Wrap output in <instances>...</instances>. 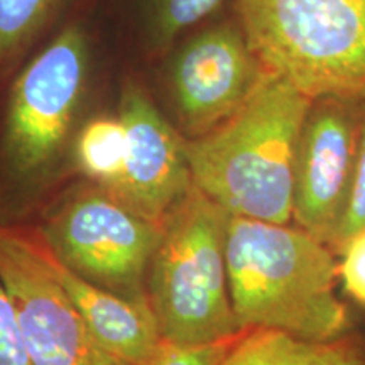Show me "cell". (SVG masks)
<instances>
[{
  "label": "cell",
  "mask_w": 365,
  "mask_h": 365,
  "mask_svg": "<svg viewBox=\"0 0 365 365\" xmlns=\"http://www.w3.org/2000/svg\"><path fill=\"white\" fill-rule=\"evenodd\" d=\"M312 102L269 73L234 115L185 140L195 186L232 217L293 223L296 149Z\"/></svg>",
  "instance_id": "obj_2"
},
{
  "label": "cell",
  "mask_w": 365,
  "mask_h": 365,
  "mask_svg": "<svg viewBox=\"0 0 365 365\" xmlns=\"http://www.w3.org/2000/svg\"><path fill=\"white\" fill-rule=\"evenodd\" d=\"M56 0H0V71L29 46Z\"/></svg>",
  "instance_id": "obj_14"
},
{
  "label": "cell",
  "mask_w": 365,
  "mask_h": 365,
  "mask_svg": "<svg viewBox=\"0 0 365 365\" xmlns=\"http://www.w3.org/2000/svg\"><path fill=\"white\" fill-rule=\"evenodd\" d=\"M227 267L240 328H267L309 341L333 340L355 328L336 293L339 255L294 223L230 215Z\"/></svg>",
  "instance_id": "obj_1"
},
{
  "label": "cell",
  "mask_w": 365,
  "mask_h": 365,
  "mask_svg": "<svg viewBox=\"0 0 365 365\" xmlns=\"http://www.w3.org/2000/svg\"><path fill=\"white\" fill-rule=\"evenodd\" d=\"M0 365H34L17 323L12 301L0 282Z\"/></svg>",
  "instance_id": "obj_19"
},
{
  "label": "cell",
  "mask_w": 365,
  "mask_h": 365,
  "mask_svg": "<svg viewBox=\"0 0 365 365\" xmlns=\"http://www.w3.org/2000/svg\"><path fill=\"white\" fill-rule=\"evenodd\" d=\"M127 154V132L120 117H97L81 129L76 161L86 176L110 190L120 180Z\"/></svg>",
  "instance_id": "obj_13"
},
{
  "label": "cell",
  "mask_w": 365,
  "mask_h": 365,
  "mask_svg": "<svg viewBox=\"0 0 365 365\" xmlns=\"http://www.w3.org/2000/svg\"><path fill=\"white\" fill-rule=\"evenodd\" d=\"M245 330L247 328H242L235 335L207 344H178L163 339L156 350L139 365H220L242 340Z\"/></svg>",
  "instance_id": "obj_15"
},
{
  "label": "cell",
  "mask_w": 365,
  "mask_h": 365,
  "mask_svg": "<svg viewBox=\"0 0 365 365\" xmlns=\"http://www.w3.org/2000/svg\"><path fill=\"white\" fill-rule=\"evenodd\" d=\"M267 75L239 21L222 22L195 36L173 68L176 108L188 139L234 115Z\"/></svg>",
  "instance_id": "obj_9"
},
{
  "label": "cell",
  "mask_w": 365,
  "mask_h": 365,
  "mask_svg": "<svg viewBox=\"0 0 365 365\" xmlns=\"http://www.w3.org/2000/svg\"><path fill=\"white\" fill-rule=\"evenodd\" d=\"M339 281L344 293L365 309V230L346 239L336 249Z\"/></svg>",
  "instance_id": "obj_18"
},
{
  "label": "cell",
  "mask_w": 365,
  "mask_h": 365,
  "mask_svg": "<svg viewBox=\"0 0 365 365\" xmlns=\"http://www.w3.org/2000/svg\"><path fill=\"white\" fill-rule=\"evenodd\" d=\"M225 0H158L156 39L166 44L188 27L198 24L220 9Z\"/></svg>",
  "instance_id": "obj_16"
},
{
  "label": "cell",
  "mask_w": 365,
  "mask_h": 365,
  "mask_svg": "<svg viewBox=\"0 0 365 365\" xmlns=\"http://www.w3.org/2000/svg\"><path fill=\"white\" fill-rule=\"evenodd\" d=\"M164 225L139 215L103 188L68 202L44 234L59 259L85 279L124 298L149 301L144 282Z\"/></svg>",
  "instance_id": "obj_5"
},
{
  "label": "cell",
  "mask_w": 365,
  "mask_h": 365,
  "mask_svg": "<svg viewBox=\"0 0 365 365\" xmlns=\"http://www.w3.org/2000/svg\"><path fill=\"white\" fill-rule=\"evenodd\" d=\"M235 9L271 75L312 100L365 102V0H235Z\"/></svg>",
  "instance_id": "obj_3"
},
{
  "label": "cell",
  "mask_w": 365,
  "mask_h": 365,
  "mask_svg": "<svg viewBox=\"0 0 365 365\" xmlns=\"http://www.w3.org/2000/svg\"><path fill=\"white\" fill-rule=\"evenodd\" d=\"M118 117L125 125L127 154L120 180L107 191L139 215L164 225L195 185L185 139L135 85L122 93Z\"/></svg>",
  "instance_id": "obj_10"
},
{
  "label": "cell",
  "mask_w": 365,
  "mask_h": 365,
  "mask_svg": "<svg viewBox=\"0 0 365 365\" xmlns=\"http://www.w3.org/2000/svg\"><path fill=\"white\" fill-rule=\"evenodd\" d=\"M26 235L43 266L117 362L139 365L156 350L163 336L149 301L124 298L76 274L54 252L44 230L26 228Z\"/></svg>",
  "instance_id": "obj_11"
},
{
  "label": "cell",
  "mask_w": 365,
  "mask_h": 365,
  "mask_svg": "<svg viewBox=\"0 0 365 365\" xmlns=\"http://www.w3.org/2000/svg\"><path fill=\"white\" fill-rule=\"evenodd\" d=\"M365 230V102L362 112V127H360L359 154L355 164L352 190H350L349 203H346L344 218H341L336 234L333 237L331 249L335 250L350 237Z\"/></svg>",
  "instance_id": "obj_17"
},
{
  "label": "cell",
  "mask_w": 365,
  "mask_h": 365,
  "mask_svg": "<svg viewBox=\"0 0 365 365\" xmlns=\"http://www.w3.org/2000/svg\"><path fill=\"white\" fill-rule=\"evenodd\" d=\"M0 282L34 365H122L39 261L24 227L0 225Z\"/></svg>",
  "instance_id": "obj_7"
},
{
  "label": "cell",
  "mask_w": 365,
  "mask_h": 365,
  "mask_svg": "<svg viewBox=\"0 0 365 365\" xmlns=\"http://www.w3.org/2000/svg\"><path fill=\"white\" fill-rule=\"evenodd\" d=\"M220 365H365V330L309 341L267 328H247Z\"/></svg>",
  "instance_id": "obj_12"
},
{
  "label": "cell",
  "mask_w": 365,
  "mask_h": 365,
  "mask_svg": "<svg viewBox=\"0 0 365 365\" xmlns=\"http://www.w3.org/2000/svg\"><path fill=\"white\" fill-rule=\"evenodd\" d=\"M86 44L68 27L16 76L4 117V153L21 175L48 164L70 130L83 91Z\"/></svg>",
  "instance_id": "obj_6"
},
{
  "label": "cell",
  "mask_w": 365,
  "mask_h": 365,
  "mask_svg": "<svg viewBox=\"0 0 365 365\" xmlns=\"http://www.w3.org/2000/svg\"><path fill=\"white\" fill-rule=\"evenodd\" d=\"M228 220L195 185L166 220L148 277V299L164 340L207 344L242 330L228 286Z\"/></svg>",
  "instance_id": "obj_4"
},
{
  "label": "cell",
  "mask_w": 365,
  "mask_h": 365,
  "mask_svg": "<svg viewBox=\"0 0 365 365\" xmlns=\"http://www.w3.org/2000/svg\"><path fill=\"white\" fill-rule=\"evenodd\" d=\"M364 100H313L298 140L293 223L331 247L344 218L357 164Z\"/></svg>",
  "instance_id": "obj_8"
}]
</instances>
